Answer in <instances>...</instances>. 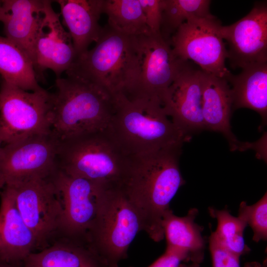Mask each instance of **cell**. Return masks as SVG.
<instances>
[{
	"label": "cell",
	"instance_id": "cell-1",
	"mask_svg": "<svg viewBox=\"0 0 267 267\" xmlns=\"http://www.w3.org/2000/svg\"><path fill=\"white\" fill-rule=\"evenodd\" d=\"M181 147L130 157L123 187L139 213L143 230L155 242L164 239L163 216L185 183L179 167Z\"/></svg>",
	"mask_w": 267,
	"mask_h": 267
},
{
	"label": "cell",
	"instance_id": "cell-2",
	"mask_svg": "<svg viewBox=\"0 0 267 267\" xmlns=\"http://www.w3.org/2000/svg\"><path fill=\"white\" fill-rule=\"evenodd\" d=\"M114 110L107 131L128 157L146 154L189 141L158 102L113 95Z\"/></svg>",
	"mask_w": 267,
	"mask_h": 267
},
{
	"label": "cell",
	"instance_id": "cell-3",
	"mask_svg": "<svg viewBox=\"0 0 267 267\" xmlns=\"http://www.w3.org/2000/svg\"><path fill=\"white\" fill-rule=\"evenodd\" d=\"M55 86L51 97V132L59 140L107 129L114 110L113 95L77 78L58 77Z\"/></svg>",
	"mask_w": 267,
	"mask_h": 267
},
{
	"label": "cell",
	"instance_id": "cell-4",
	"mask_svg": "<svg viewBox=\"0 0 267 267\" xmlns=\"http://www.w3.org/2000/svg\"><path fill=\"white\" fill-rule=\"evenodd\" d=\"M137 67L135 37L107 25L95 46L77 56L66 73L95 84L112 95H127L135 82Z\"/></svg>",
	"mask_w": 267,
	"mask_h": 267
},
{
	"label": "cell",
	"instance_id": "cell-5",
	"mask_svg": "<svg viewBox=\"0 0 267 267\" xmlns=\"http://www.w3.org/2000/svg\"><path fill=\"white\" fill-rule=\"evenodd\" d=\"M129 164L107 130L59 140L57 169L106 188L123 186Z\"/></svg>",
	"mask_w": 267,
	"mask_h": 267
},
{
	"label": "cell",
	"instance_id": "cell-6",
	"mask_svg": "<svg viewBox=\"0 0 267 267\" xmlns=\"http://www.w3.org/2000/svg\"><path fill=\"white\" fill-rule=\"evenodd\" d=\"M143 230L139 213L123 186L104 188L87 243L104 267H119L138 233Z\"/></svg>",
	"mask_w": 267,
	"mask_h": 267
},
{
	"label": "cell",
	"instance_id": "cell-7",
	"mask_svg": "<svg viewBox=\"0 0 267 267\" xmlns=\"http://www.w3.org/2000/svg\"><path fill=\"white\" fill-rule=\"evenodd\" d=\"M52 93L29 91L2 81L0 138L5 144L51 132Z\"/></svg>",
	"mask_w": 267,
	"mask_h": 267
},
{
	"label": "cell",
	"instance_id": "cell-8",
	"mask_svg": "<svg viewBox=\"0 0 267 267\" xmlns=\"http://www.w3.org/2000/svg\"><path fill=\"white\" fill-rule=\"evenodd\" d=\"M222 25L214 15L187 20L172 36L170 44L179 59L191 60L208 73L227 81L232 74L225 65L227 52Z\"/></svg>",
	"mask_w": 267,
	"mask_h": 267
},
{
	"label": "cell",
	"instance_id": "cell-9",
	"mask_svg": "<svg viewBox=\"0 0 267 267\" xmlns=\"http://www.w3.org/2000/svg\"><path fill=\"white\" fill-rule=\"evenodd\" d=\"M135 42L137 74L132 89L125 96L148 99L163 107L167 91L185 61L175 54L161 34L135 36Z\"/></svg>",
	"mask_w": 267,
	"mask_h": 267
},
{
	"label": "cell",
	"instance_id": "cell-10",
	"mask_svg": "<svg viewBox=\"0 0 267 267\" xmlns=\"http://www.w3.org/2000/svg\"><path fill=\"white\" fill-rule=\"evenodd\" d=\"M8 186L22 218L36 238L38 249L59 238L62 207L50 176Z\"/></svg>",
	"mask_w": 267,
	"mask_h": 267
},
{
	"label": "cell",
	"instance_id": "cell-11",
	"mask_svg": "<svg viewBox=\"0 0 267 267\" xmlns=\"http://www.w3.org/2000/svg\"><path fill=\"white\" fill-rule=\"evenodd\" d=\"M61 207L60 238L87 243V235L97 215L104 187L56 170L50 176Z\"/></svg>",
	"mask_w": 267,
	"mask_h": 267
},
{
	"label": "cell",
	"instance_id": "cell-12",
	"mask_svg": "<svg viewBox=\"0 0 267 267\" xmlns=\"http://www.w3.org/2000/svg\"><path fill=\"white\" fill-rule=\"evenodd\" d=\"M58 143L51 132L5 144L0 148V178L12 185L49 177L57 168Z\"/></svg>",
	"mask_w": 267,
	"mask_h": 267
},
{
	"label": "cell",
	"instance_id": "cell-13",
	"mask_svg": "<svg viewBox=\"0 0 267 267\" xmlns=\"http://www.w3.org/2000/svg\"><path fill=\"white\" fill-rule=\"evenodd\" d=\"M221 34L228 44L227 58L233 68L267 62V2H255L246 16L222 26Z\"/></svg>",
	"mask_w": 267,
	"mask_h": 267
},
{
	"label": "cell",
	"instance_id": "cell-14",
	"mask_svg": "<svg viewBox=\"0 0 267 267\" xmlns=\"http://www.w3.org/2000/svg\"><path fill=\"white\" fill-rule=\"evenodd\" d=\"M60 14L44 0L42 14L33 44V62L37 74L46 69L57 78L66 72L77 57L71 37L62 24Z\"/></svg>",
	"mask_w": 267,
	"mask_h": 267
},
{
	"label": "cell",
	"instance_id": "cell-15",
	"mask_svg": "<svg viewBox=\"0 0 267 267\" xmlns=\"http://www.w3.org/2000/svg\"><path fill=\"white\" fill-rule=\"evenodd\" d=\"M167 115L187 136L206 130L202 115V71L185 61L164 101Z\"/></svg>",
	"mask_w": 267,
	"mask_h": 267
},
{
	"label": "cell",
	"instance_id": "cell-16",
	"mask_svg": "<svg viewBox=\"0 0 267 267\" xmlns=\"http://www.w3.org/2000/svg\"><path fill=\"white\" fill-rule=\"evenodd\" d=\"M232 111L228 81L202 71V115L206 130L221 133L232 151L253 148L255 145L239 141L231 132L230 120Z\"/></svg>",
	"mask_w": 267,
	"mask_h": 267
},
{
	"label": "cell",
	"instance_id": "cell-17",
	"mask_svg": "<svg viewBox=\"0 0 267 267\" xmlns=\"http://www.w3.org/2000/svg\"><path fill=\"white\" fill-rule=\"evenodd\" d=\"M0 196V258L22 263L38 249L37 241L16 207L11 187L5 185Z\"/></svg>",
	"mask_w": 267,
	"mask_h": 267
},
{
	"label": "cell",
	"instance_id": "cell-18",
	"mask_svg": "<svg viewBox=\"0 0 267 267\" xmlns=\"http://www.w3.org/2000/svg\"><path fill=\"white\" fill-rule=\"evenodd\" d=\"M63 24L66 27L77 56L96 42L102 28L98 24L103 0H58Z\"/></svg>",
	"mask_w": 267,
	"mask_h": 267
},
{
	"label": "cell",
	"instance_id": "cell-19",
	"mask_svg": "<svg viewBox=\"0 0 267 267\" xmlns=\"http://www.w3.org/2000/svg\"><path fill=\"white\" fill-rule=\"evenodd\" d=\"M198 213L197 209L192 208L186 216L178 217L170 209L163 216L162 226L166 249L183 255L187 262L200 264L204 257L205 241L202 227L195 222Z\"/></svg>",
	"mask_w": 267,
	"mask_h": 267
},
{
	"label": "cell",
	"instance_id": "cell-20",
	"mask_svg": "<svg viewBox=\"0 0 267 267\" xmlns=\"http://www.w3.org/2000/svg\"><path fill=\"white\" fill-rule=\"evenodd\" d=\"M1 3L0 21L5 37L21 47L33 61V44L44 0H5Z\"/></svg>",
	"mask_w": 267,
	"mask_h": 267
},
{
	"label": "cell",
	"instance_id": "cell-21",
	"mask_svg": "<svg viewBox=\"0 0 267 267\" xmlns=\"http://www.w3.org/2000/svg\"><path fill=\"white\" fill-rule=\"evenodd\" d=\"M22 267H104L88 244L66 237L56 239L24 260Z\"/></svg>",
	"mask_w": 267,
	"mask_h": 267
},
{
	"label": "cell",
	"instance_id": "cell-22",
	"mask_svg": "<svg viewBox=\"0 0 267 267\" xmlns=\"http://www.w3.org/2000/svg\"><path fill=\"white\" fill-rule=\"evenodd\" d=\"M231 84L232 110L246 108L258 113L265 124L267 118V62L242 69L228 80Z\"/></svg>",
	"mask_w": 267,
	"mask_h": 267
},
{
	"label": "cell",
	"instance_id": "cell-23",
	"mask_svg": "<svg viewBox=\"0 0 267 267\" xmlns=\"http://www.w3.org/2000/svg\"><path fill=\"white\" fill-rule=\"evenodd\" d=\"M0 74L2 80L29 91H39L32 60L19 46L0 36Z\"/></svg>",
	"mask_w": 267,
	"mask_h": 267
},
{
	"label": "cell",
	"instance_id": "cell-24",
	"mask_svg": "<svg viewBox=\"0 0 267 267\" xmlns=\"http://www.w3.org/2000/svg\"><path fill=\"white\" fill-rule=\"evenodd\" d=\"M108 25L124 35L135 37L151 33L139 0H103Z\"/></svg>",
	"mask_w": 267,
	"mask_h": 267
},
{
	"label": "cell",
	"instance_id": "cell-25",
	"mask_svg": "<svg viewBox=\"0 0 267 267\" xmlns=\"http://www.w3.org/2000/svg\"><path fill=\"white\" fill-rule=\"evenodd\" d=\"M211 2L209 0H163L160 30L162 37L170 44L172 36L187 20L212 15Z\"/></svg>",
	"mask_w": 267,
	"mask_h": 267
},
{
	"label": "cell",
	"instance_id": "cell-26",
	"mask_svg": "<svg viewBox=\"0 0 267 267\" xmlns=\"http://www.w3.org/2000/svg\"><path fill=\"white\" fill-rule=\"evenodd\" d=\"M209 213L217 220V227L214 232L224 246L239 257L250 252L243 235L247 225L242 219L232 216L226 209L210 207Z\"/></svg>",
	"mask_w": 267,
	"mask_h": 267
},
{
	"label": "cell",
	"instance_id": "cell-27",
	"mask_svg": "<svg viewBox=\"0 0 267 267\" xmlns=\"http://www.w3.org/2000/svg\"><path fill=\"white\" fill-rule=\"evenodd\" d=\"M238 217L249 225L253 232V240L259 242L267 240V193L256 203L248 205L241 202Z\"/></svg>",
	"mask_w": 267,
	"mask_h": 267
},
{
	"label": "cell",
	"instance_id": "cell-28",
	"mask_svg": "<svg viewBox=\"0 0 267 267\" xmlns=\"http://www.w3.org/2000/svg\"><path fill=\"white\" fill-rule=\"evenodd\" d=\"M213 267H240L239 257L228 250L212 232L209 240Z\"/></svg>",
	"mask_w": 267,
	"mask_h": 267
},
{
	"label": "cell",
	"instance_id": "cell-29",
	"mask_svg": "<svg viewBox=\"0 0 267 267\" xmlns=\"http://www.w3.org/2000/svg\"><path fill=\"white\" fill-rule=\"evenodd\" d=\"M150 32L160 34L163 0H139Z\"/></svg>",
	"mask_w": 267,
	"mask_h": 267
},
{
	"label": "cell",
	"instance_id": "cell-30",
	"mask_svg": "<svg viewBox=\"0 0 267 267\" xmlns=\"http://www.w3.org/2000/svg\"><path fill=\"white\" fill-rule=\"evenodd\" d=\"M182 262H187L185 256L166 249L165 253L148 267H179Z\"/></svg>",
	"mask_w": 267,
	"mask_h": 267
},
{
	"label": "cell",
	"instance_id": "cell-31",
	"mask_svg": "<svg viewBox=\"0 0 267 267\" xmlns=\"http://www.w3.org/2000/svg\"><path fill=\"white\" fill-rule=\"evenodd\" d=\"M22 264L10 262L0 258V267H22Z\"/></svg>",
	"mask_w": 267,
	"mask_h": 267
},
{
	"label": "cell",
	"instance_id": "cell-32",
	"mask_svg": "<svg viewBox=\"0 0 267 267\" xmlns=\"http://www.w3.org/2000/svg\"><path fill=\"white\" fill-rule=\"evenodd\" d=\"M243 267H267V260L264 261L262 264L257 262H247Z\"/></svg>",
	"mask_w": 267,
	"mask_h": 267
},
{
	"label": "cell",
	"instance_id": "cell-33",
	"mask_svg": "<svg viewBox=\"0 0 267 267\" xmlns=\"http://www.w3.org/2000/svg\"><path fill=\"white\" fill-rule=\"evenodd\" d=\"M179 267H200V264L195 263H190V264H180Z\"/></svg>",
	"mask_w": 267,
	"mask_h": 267
},
{
	"label": "cell",
	"instance_id": "cell-34",
	"mask_svg": "<svg viewBox=\"0 0 267 267\" xmlns=\"http://www.w3.org/2000/svg\"><path fill=\"white\" fill-rule=\"evenodd\" d=\"M5 185V182L3 179L0 178V188Z\"/></svg>",
	"mask_w": 267,
	"mask_h": 267
},
{
	"label": "cell",
	"instance_id": "cell-35",
	"mask_svg": "<svg viewBox=\"0 0 267 267\" xmlns=\"http://www.w3.org/2000/svg\"><path fill=\"white\" fill-rule=\"evenodd\" d=\"M2 15V8L1 6V1H0V21Z\"/></svg>",
	"mask_w": 267,
	"mask_h": 267
},
{
	"label": "cell",
	"instance_id": "cell-36",
	"mask_svg": "<svg viewBox=\"0 0 267 267\" xmlns=\"http://www.w3.org/2000/svg\"><path fill=\"white\" fill-rule=\"evenodd\" d=\"M2 143H3V142H2V140H1V139L0 138V148L1 147V144H2Z\"/></svg>",
	"mask_w": 267,
	"mask_h": 267
}]
</instances>
